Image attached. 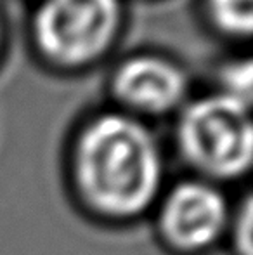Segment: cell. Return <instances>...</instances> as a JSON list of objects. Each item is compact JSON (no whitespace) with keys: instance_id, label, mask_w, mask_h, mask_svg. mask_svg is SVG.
<instances>
[{"instance_id":"obj_6","label":"cell","mask_w":253,"mask_h":255,"mask_svg":"<svg viewBox=\"0 0 253 255\" xmlns=\"http://www.w3.org/2000/svg\"><path fill=\"white\" fill-rule=\"evenodd\" d=\"M205 26L227 44H243L252 37L253 0H198Z\"/></svg>"},{"instance_id":"obj_5","label":"cell","mask_w":253,"mask_h":255,"mask_svg":"<svg viewBox=\"0 0 253 255\" xmlns=\"http://www.w3.org/2000/svg\"><path fill=\"white\" fill-rule=\"evenodd\" d=\"M231 214L219 186L196 177L177 182L160 196L156 226L170 250L194 255L213 249L227 235Z\"/></svg>"},{"instance_id":"obj_9","label":"cell","mask_w":253,"mask_h":255,"mask_svg":"<svg viewBox=\"0 0 253 255\" xmlns=\"http://www.w3.org/2000/svg\"><path fill=\"white\" fill-rule=\"evenodd\" d=\"M5 47H7V26H5V21H3L2 12H0V61L3 59Z\"/></svg>"},{"instance_id":"obj_1","label":"cell","mask_w":253,"mask_h":255,"mask_svg":"<svg viewBox=\"0 0 253 255\" xmlns=\"http://www.w3.org/2000/svg\"><path fill=\"white\" fill-rule=\"evenodd\" d=\"M70 177L78 202L102 221L148 214L162 196L165 161L148 122L116 108L90 115L70 146Z\"/></svg>"},{"instance_id":"obj_8","label":"cell","mask_w":253,"mask_h":255,"mask_svg":"<svg viewBox=\"0 0 253 255\" xmlns=\"http://www.w3.org/2000/svg\"><path fill=\"white\" fill-rule=\"evenodd\" d=\"M253 214H252V198L247 195L245 202L240 205L236 212L231 214L229 231L233 249L236 255H253Z\"/></svg>"},{"instance_id":"obj_2","label":"cell","mask_w":253,"mask_h":255,"mask_svg":"<svg viewBox=\"0 0 253 255\" xmlns=\"http://www.w3.org/2000/svg\"><path fill=\"white\" fill-rule=\"evenodd\" d=\"M28 42L37 61L58 75H80L115 51L125 28L123 0H35Z\"/></svg>"},{"instance_id":"obj_3","label":"cell","mask_w":253,"mask_h":255,"mask_svg":"<svg viewBox=\"0 0 253 255\" xmlns=\"http://www.w3.org/2000/svg\"><path fill=\"white\" fill-rule=\"evenodd\" d=\"M173 144L198 179L229 182L250 172L252 104L220 91L189 98L175 115Z\"/></svg>"},{"instance_id":"obj_4","label":"cell","mask_w":253,"mask_h":255,"mask_svg":"<svg viewBox=\"0 0 253 255\" xmlns=\"http://www.w3.org/2000/svg\"><path fill=\"white\" fill-rule=\"evenodd\" d=\"M113 108L142 122L173 115L191 98V77L175 57L137 51L122 57L106 82Z\"/></svg>"},{"instance_id":"obj_7","label":"cell","mask_w":253,"mask_h":255,"mask_svg":"<svg viewBox=\"0 0 253 255\" xmlns=\"http://www.w3.org/2000/svg\"><path fill=\"white\" fill-rule=\"evenodd\" d=\"M252 61L248 56L229 59L219 68L215 91L252 104Z\"/></svg>"}]
</instances>
